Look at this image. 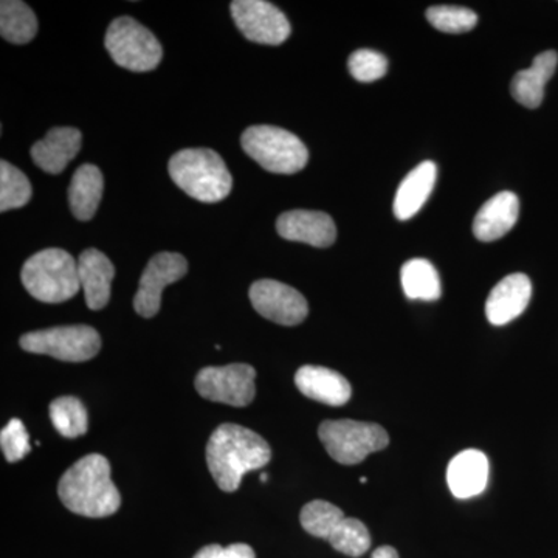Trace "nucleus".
I'll return each mask as SVG.
<instances>
[{"instance_id": "nucleus-8", "label": "nucleus", "mask_w": 558, "mask_h": 558, "mask_svg": "<svg viewBox=\"0 0 558 558\" xmlns=\"http://www.w3.org/2000/svg\"><path fill=\"white\" fill-rule=\"evenodd\" d=\"M21 348L32 354L50 355L62 362H87L100 352L101 337L86 325L60 326L25 333Z\"/></svg>"}, {"instance_id": "nucleus-13", "label": "nucleus", "mask_w": 558, "mask_h": 558, "mask_svg": "<svg viewBox=\"0 0 558 558\" xmlns=\"http://www.w3.org/2000/svg\"><path fill=\"white\" fill-rule=\"evenodd\" d=\"M279 236L293 242H304L312 247H330L337 240V227L333 219L323 211L293 209L277 220Z\"/></svg>"}, {"instance_id": "nucleus-33", "label": "nucleus", "mask_w": 558, "mask_h": 558, "mask_svg": "<svg viewBox=\"0 0 558 558\" xmlns=\"http://www.w3.org/2000/svg\"><path fill=\"white\" fill-rule=\"evenodd\" d=\"M371 558H399V554L391 546H381V548L374 550Z\"/></svg>"}, {"instance_id": "nucleus-34", "label": "nucleus", "mask_w": 558, "mask_h": 558, "mask_svg": "<svg viewBox=\"0 0 558 558\" xmlns=\"http://www.w3.org/2000/svg\"><path fill=\"white\" fill-rule=\"evenodd\" d=\"M260 481H263V483H266V481H267L266 473H263V475H260Z\"/></svg>"}, {"instance_id": "nucleus-27", "label": "nucleus", "mask_w": 558, "mask_h": 558, "mask_svg": "<svg viewBox=\"0 0 558 558\" xmlns=\"http://www.w3.org/2000/svg\"><path fill=\"white\" fill-rule=\"evenodd\" d=\"M344 519L347 517H344L343 510L328 501H322V499L307 502L300 515L301 526L304 527V531L310 532L314 537L325 539H329Z\"/></svg>"}, {"instance_id": "nucleus-31", "label": "nucleus", "mask_w": 558, "mask_h": 558, "mask_svg": "<svg viewBox=\"0 0 558 558\" xmlns=\"http://www.w3.org/2000/svg\"><path fill=\"white\" fill-rule=\"evenodd\" d=\"M0 447H2L3 457L9 462H17L31 453V438H28L27 428L20 418H11L9 425L0 433Z\"/></svg>"}, {"instance_id": "nucleus-18", "label": "nucleus", "mask_w": 558, "mask_h": 558, "mask_svg": "<svg viewBox=\"0 0 558 558\" xmlns=\"http://www.w3.org/2000/svg\"><path fill=\"white\" fill-rule=\"evenodd\" d=\"M490 465L483 451L464 450L451 459L447 469V483L459 499L478 497L486 490Z\"/></svg>"}, {"instance_id": "nucleus-15", "label": "nucleus", "mask_w": 558, "mask_h": 558, "mask_svg": "<svg viewBox=\"0 0 558 558\" xmlns=\"http://www.w3.org/2000/svg\"><path fill=\"white\" fill-rule=\"evenodd\" d=\"M78 275L87 307L100 311L108 306L110 286L116 277V267L108 256L97 248L84 250L78 258Z\"/></svg>"}, {"instance_id": "nucleus-4", "label": "nucleus", "mask_w": 558, "mask_h": 558, "mask_svg": "<svg viewBox=\"0 0 558 558\" xmlns=\"http://www.w3.org/2000/svg\"><path fill=\"white\" fill-rule=\"evenodd\" d=\"M22 284L33 299L60 304L80 292L78 260L61 248H46L22 267Z\"/></svg>"}, {"instance_id": "nucleus-6", "label": "nucleus", "mask_w": 558, "mask_h": 558, "mask_svg": "<svg viewBox=\"0 0 558 558\" xmlns=\"http://www.w3.org/2000/svg\"><path fill=\"white\" fill-rule=\"evenodd\" d=\"M318 436L329 457L343 465L360 464L374 451L387 449L388 433L371 422L326 421L319 425Z\"/></svg>"}, {"instance_id": "nucleus-9", "label": "nucleus", "mask_w": 558, "mask_h": 558, "mask_svg": "<svg viewBox=\"0 0 558 558\" xmlns=\"http://www.w3.org/2000/svg\"><path fill=\"white\" fill-rule=\"evenodd\" d=\"M256 371L245 363L208 366L199 371L194 387L202 398L230 407H247L256 396Z\"/></svg>"}, {"instance_id": "nucleus-3", "label": "nucleus", "mask_w": 558, "mask_h": 558, "mask_svg": "<svg viewBox=\"0 0 558 558\" xmlns=\"http://www.w3.org/2000/svg\"><path fill=\"white\" fill-rule=\"evenodd\" d=\"M168 171L180 190L204 204L226 199L233 186L226 161L207 148L179 150L172 156Z\"/></svg>"}, {"instance_id": "nucleus-12", "label": "nucleus", "mask_w": 558, "mask_h": 558, "mask_svg": "<svg viewBox=\"0 0 558 558\" xmlns=\"http://www.w3.org/2000/svg\"><path fill=\"white\" fill-rule=\"evenodd\" d=\"M189 271V263L180 253L163 252L154 256L140 278V288L134 299V310L140 317L153 318L159 314L161 292L167 286L179 281Z\"/></svg>"}, {"instance_id": "nucleus-21", "label": "nucleus", "mask_w": 558, "mask_h": 558, "mask_svg": "<svg viewBox=\"0 0 558 558\" xmlns=\"http://www.w3.org/2000/svg\"><path fill=\"white\" fill-rule=\"evenodd\" d=\"M438 167L433 161H424L400 183L395 199V215L399 220H409L421 211L429 194L435 189Z\"/></svg>"}, {"instance_id": "nucleus-20", "label": "nucleus", "mask_w": 558, "mask_h": 558, "mask_svg": "<svg viewBox=\"0 0 558 558\" xmlns=\"http://www.w3.org/2000/svg\"><path fill=\"white\" fill-rule=\"evenodd\" d=\"M557 51L549 50L535 57L531 68L521 70L513 76L510 92L515 101L529 109H537L545 98V87L556 73Z\"/></svg>"}, {"instance_id": "nucleus-11", "label": "nucleus", "mask_w": 558, "mask_h": 558, "mask_svg": "<svg viewBox=\"0 0 558 558\" xmlns=\"http://www.w3.org/2000/svg\"><path fill=\"white\" fill-rule=\"evenodd\" d=\"M250 301L259 315L282 326L300 325L310 314L307 301L299 290L275 279L253 282Z\"/></svg>"}, {"instance_id": "nucleus-35", "label": "nucleus", "mask_w": 558, "mask_h": 558, "mask_svg": "<svg viewBox=\"0 0 558 558\" xmlns=\"http://www.w3.org/2000/svg\"><path fill=\"white\" fill-rule=\"evenodd\" d=\"M366 481H368V480H366L365 476H362V478H360V483H362V484H365Z\"/></svg>"}, {"instance_id": "nucleus-19", "label": "nucleus", "mask_w": 558, "mask_h": 558, "mask_svg": "<svg viewBox=\"0 0 558 558\" xmlns=\"http://www.w3.org/2000/svg\"><path fill=\"white\" fill-rule=\"evenodd\" d=\"M83 145V135L75 128H53L32 148V159L40 170L60 174L75 159Z\"/></svg>"}, {"instance_id": "nucleus-5", "label": "nucleus", "mask_w": 558, "mask_h": 558, "mask_svg": "<svg viewBox=\"0 0 558 558\" xmlns=\"http://www.w3.org/2000/svg\"><path fill=\"white\" fill-rule=\"evenodd\" d=\"M242 149L266 171L295 174L310 160L306 146L292 132L275 126H252L241 137Z\"/></svg>"}, {"instance_id": "nucleus-23", "label": "nucleus", "mask_w": 558, "mask_h": 558, "mask_svg": "<svg viewBox=\"0 0 558 558\" xmlns=\"http://www.w3.org/2000/svg\"><path fill=\"white\" fill-rule=\"evenodd\" d=\"M407 299L436 301L442 295L438 270L427 259H410L400 271Z\"/></svg>"}, {"instance_id": "nucleus-25", "label": "nucleus", "mask_w": 558, "mask_h": 558, "mask_svg": "<svg viewBox=\"0 0 558 558\" xmlns=\"http://www.w3.org/2000/svg\"><path fill=\"white\" fill-rule=\"evenodd\" d=\"M50 418L57 432L69 439L86 435L89 427L86 409L80 399L72 396H64L51 402Z\"/></svg>"}, {"instance_id": "nucleus-1", "label": "nucleus", "mask_w": 558, "mask_h": 558, "mask_svg": "<svg viewBox=\"0 0 558 558\" xmlns=\"http://www.w3.org/2000/svg\"><path fill=\"white\" fill-rule=\"evenodd\" d=\"M269 444L258 433L236 424L215 429L207 444V464L220 490L236 492L245 473L269 464Z\"/></svg>"}, {"instance_id": "nucleus-30", "label": "nucleus", "mask_w": 558, "mask_h": 558, "mask_svg": "<svg viewBox=\"0 0 558 558\" xmlns=\"http://www.w3.org/2000/svg\"><path fill=\"white\" fill-rule=\"evenodd\" d=\"M348 68L360 83H373L387 75L388 61L379 51L360 49L349 57Z\"/></svg>"}, {"instance_id": "nucleus-14", "label": "nucleus", "mask_w": 558, "mask_h": 558, "mask_svg": "<svg viewBox=\"0 0 558 558\" xmlns=\"http://www.w3.org/2000/svg\"><path fill=\"white\" fill-rule=\"evenodd\" d=\"M532 299V282L524 274L509 275L492 289L486 303L488 322L505 326L519 318Z\"/></svg>"}, {"instance_id": "nucleus-22", "label": "nucleus", "mask_w": 558, "mask_h": 558, "mask_svg": "<svg viewBox=\"0 0 558 558\" xmlns=\"http://www.w3.org/2000/svg\"><path fill=\"white\" fill-rule=\"evenodd\" d=\"M105 179L95 165H83L73 174L69 186V205L78 220H90L100 205Z\"/></svg>"}, {"instance_id": "nucleus-7", "label": "nucleus", "mask_w": 558, "mask_h": 558, "mask_svg": "<svg viewBox=\"0 0 558 558\" xmlns=\"http://www.w3.org/2000/svg\"><path fill=\"white\" fill-rule=\"evenodd\" d=\"M105 46L112 60L131 72H149L163 57L156 36L130 16L119 17L109 25Z\"/></svg>"}, {"instance_id": "nucleus-32", "label": "nucleus", "mask_w": 558, "mask_h": 558, "mask_svg": "<svg viewBox=\"0 0 558 558\" xmlns=\"http://www.w3.org/2000/svg\"><path fill=\"white\" fill-rule=\"evenodd\" d=\"M193 558H256L255 550L244 543H234L229 548L219 545H208L202 548Z\"/></svg>"}, {"instance_id": "nucleus-28", "label": "nucleus", "mask_w": 558, "mask_h": 558, "mask_svg": "<svg viewBox=\"0 0 558 558\" xmlns=\"http://www.w3.org/2000/svg\"><path fill=\"white\" fill-rule=\"evenodd\" d=\"M328 542L333 549L349 557H362L371 548L368 527L357 519H344Z\"/></svg>"}, {"instance_id": "nucleus-10", "label": "nucleus", "mask_w": 558, "mask_h": 558, "mask_svg": "<svg viewBox=\"0 0 558 558\" xmlns=\"http://www.w3.org/2000/svg\"><path fill=\"white\" fill-rule=\"evenodd\" d=\"M231 14L242 35L252 43L279 46L292 32L286 14L264 0H234Z\"/></svg>"}, {"instance_id": "nucleus-17", "label": "nucleus", "mask_w": 558, "mask_h": 558, "mask_svg": "<svg viewBox=\"0 0 558 558\" xmlns=\"http://www.w3.org/2000/svg\"><path fill=\"white\" fill-rule=\"evenodd\" d=\"M520 215V201L510 191H501L488 199L476 213L473 233L476 240L494 242L508 234L515 227Z\"/></svg>"}, {"instance_id": "nucleus-2", "label": "nucleus", "mask_w": 558, "mask_h": 558, "mask_svg": "<svg viewBox=\"0 0 558 558\" xmlns=\"http://www.w3.org/2000/svg\"><path fill=\"white\" fill-rule=\"evenodd\" d=\"M62 505L87 519L113 515L121 506L119 488L110 478V464L102 454L81 458L62 475L58 484Z\"/></svg>"}, {"instance_id": "nucleus-24", "label": "nucleus", "mask_w": 558, "mask_h": 558, "mask_svg": "<svg viewBox=\"0 0 558 558\" xmlns=\"http://www.w3.org/2000/svg\"><path fill=\"white\" fill-rule=\"evenodd\" d=\"M38 33V20L31 7L21 0L0 3V35L11 44H27Z\"/></svg>"}, {"instance_id": "nucleus-26", "label": "nucleus", "mask_w": 558, "mask_h": 558, "mask_svg": "<svg viewBox=\"0 0 558 558\" xmlns=\"http://www.w3.org/2000/svg\"><path fill=\"white\" fill-rule=\"evenodd\" d=\"M31 180L7 160L0 161V211L25 207L31 202Z\"/></svg>"}, {"instance_id": "nucleus-16", "label": "nucleus", "mask_w": 558, "mask_h": 558, "mask_svg": "<svg viewBox=\"0 0 558 558\" xmlns=\"http://www.w3.org/2000/svg\"><path fill=\"white\" fill-rule=\"evenodd\" d=\"M295 385L301 395L329 407L344 405L352 396L349 381L325 366H301L295 374Z\"/></svg>"}, {"instance_id": "nucleus-29", "label": "nucleus", "mask_w": 558, "mask_h": 558, "mask_svg": "<svg viewBox=\"0 0 558 558\" xmlns=\"http://www.w3.org/2000/svg\"><path fill=\"white\" fill-rule=\"evenodd\" d=\"M427 20L436 31L444 33H465L478 24L475 11L464 7H432L427 10Z\"/></svg>"}]
</instances>
